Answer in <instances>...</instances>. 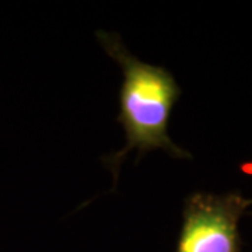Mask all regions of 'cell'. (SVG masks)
I'll return each instance as SVG.
<instances>
[{
  "instance_id": "1",
  "label": "cell",
  "mask_w": 252,
  "mask_h": 252,
  "mask_svg": "<svg viewBox=\"0 0 252 252\" xmlns=\"http://www.w3.org/2000/svg\"><path fill=\"white\" fill-rule=\"evenodd\" d=\"M105 52L122 67L121 112L118 122L124 125L126 144L122 150L107 158L117 175L125 156L132 150L140 154L156 149L178 158H190V154L174 143L167 133L168 119L181 91L167 69L153 66L135 58L126 49L117 34L97 32Z\"/></svg>"
},
{
  "instance_id": "2",
  "label": "cell",
  "mask_w": 252,
  "mask_h": 252,
  "mask_svg": "<svg viewBox=\"0 0 252 252\" xmlns=\"http://www.w3.org/2000/svg\"><path fill=\"white\" fill-rule=\"evenodd\" d=\"M252 199L195 193L184 209V224L177 252H240L238 221Z\"/></svg>"
}]
</instances>
